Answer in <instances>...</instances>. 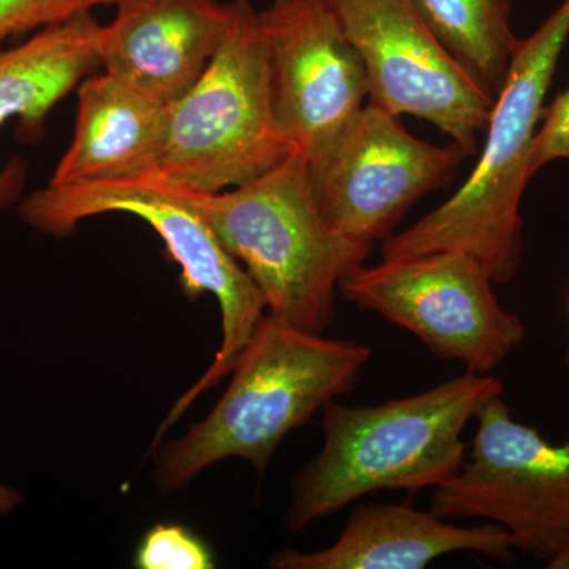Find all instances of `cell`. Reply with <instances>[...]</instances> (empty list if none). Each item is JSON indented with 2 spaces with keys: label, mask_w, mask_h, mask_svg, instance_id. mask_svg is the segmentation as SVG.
<instances>
[{
  "label": "cell",
  "mask_w": 569,
  "mask_h": 569,
  "mask_svg": "<svg viewBox=\"0 0 569 569\" xmlns=\"http://www.w3.org/2000/svg\"><path fill=\"white\" fill-rule=\"evenodd\" d=\"M365 62L369 100L478 151L493 99L438 41L415 0H321Z\"/></svg>",
  "instance_id": "cell-9"
},
{
  "label": "cell",
  "mask_w": 569,
  "mask_h": 569,
  "mask_svg": "<svg viewBox=\"0 0 569 569\" xmlns=\"http://www.w3.org/2000/svg\"><path fill=\"white\" fill-rule=\"evenodd\" d=\"M370 356L362 343L328 339L266 312L216 407L178 440L153 445L157 486L176 492L231 458L263 473L291 430L353 391Z\"/></svg>",
  "instance_id": "cell-2"
},
{
  "label": "cell",
  "mask_w": 569,
  "mask_h": 569,
  "mask_svg": "<svg viewBox=\"0 0 569 569\" xmlns=\"http://www.w3.org/2000/svg\"><path fill=\"white\" fill-rule=\"evenodd\" d=\"M565 365L569 367V348L567 350V353H565Z\"/></svg>",
  "instance_id": "cell-21"
},
{
  "label": "cell",
  "mask_w": 569,
  "mask_h": 569,
  "mask_svg": "<svg viewBox=\"0 0 569 569\" xmlns=\"http://www.w3.org/2000/svg\"><path fill=\"white\" fill-rule=\"evenodd\" d=\"M467 153L430 144L399 116L367 102L325 152L309 162L326 222L362 246L387 238L413 204L447 186Z\"/></svg>",
  "instance_id": "cell-10"
},
{
  "label": "cell",
  "mask_w": 569,
  "mask_h": 569,
  "mask_svg": "<svg viewBox=\"0 0 569 569\" xmlns=\"http://www.w3.org/2000/svg\"><path fill=\"white\" fill-rule=\"evenodd\" d=\"M103 37L104 26L86 11L0 50V126L17 118L26 132H40L56 103L102 67ZM26 173L21 159L0 171V211L18 200Z\"/></svg>",
  "instance_id": "cell-15"
},
{
  "label": "cell",
  "mask_w": 569,
  "mask_h": 569,
  "mask_svg": "<svg viewBox=\"0 0 569 569\" xmlns=\"http://www.w3.org/2000/svg\"><path fill=\"white\" fill-rule=\"evenodd\" d=\"M430 31L493 99L507 80L518 37L512 0H415Z\"/></svg>",
  "instance_id": "cell-16"
},
{
  "label": "cell",
  "mask_w": 569,
  "mask_h": 569,
  "mask_svg": "<svg viewBox=\"0 0 569 569\" xmlns=\"http://www.w3.org/2000/svg\"><path fill=\"white\" fill-rule=\"evenodd\" d=\"M458 477L433 489L443 518L485 519L511 535L516 550L569 569V441L553 445L512 418L500 397L479 411Z\"/></svg>",
  "instance_id": "cell-8"
},
{
  "label": "cell",
  "mask_w": 569,
  "mask_h": 569,
  "mask_svg": "<svg viewBox=\"0 0 569 569\" xmlns=\"http://www.w3.org/2000/svg\"><path fill=\"white\" fill-rule=\"evenodd\" d=\"M511 535L488 522L459 527L436 511L406 503L361 505L346 529L328 548L274 553L269 567L277 569H422L452 552H478L511 560Z\"/></svg>",
  "instance_id": "cell-13"
},
{
  "label": "cell",
  "mask_w": 569,
  "mask_h": 569,
  "mask_svg": "<svg viewBox=\"0 0 569 569\" xmlns=\"http://www.w3.org/2000/svg\"><path fill=\"white\" fill-rule=\"evenodd\" d=\"M492 284L473 258L440 250L359 266L339 293L407 329L438 358L490 373L527 337L526 325L500 305Z\"/></svg>",
  "instance_id": "cell-7"
},
{
  "label": "cell",
  "mask_w": 569,
  "mask_h": 569,
  "mask_svg": "<svg viewBox=\"0 0 569 569\" xmlns=\"http://www.w3.org/2000/svg\"><path fill=\"white\" fill-rule=\"evenodd\" d=\"M192 194L224 249L260 288L268 313L323 335L335 321L340 282L366 263L372 246L326 222L305 152L295 149L244 186Z\"/></svg>",
  "instance_id": "cell-4"
},
{
  "label": "cell",
  "mask_w": 569,
  "mask_h": 569,
  "mask_svg": "<svg viewBox=\"0 0 569 569\" xmlns=\"http://www.w3.org/2000/svg\"><path fill=\"white\" fill-rule=\"evenodd\" d=\"M293 151L272 110L258 11L249 0H231L211 62L167 104L156 171L197 192L220 193L254 181Z\"/></svg>",
  "instance_id": "cell-6"
},
{
  "label": "cell",
  "mask_w": 569,
  "mask_h": 569,
  "mask_svg": "<svg viewBox=\"0 0 569 569\" xmlns=\"http://www.w3.org/2000/svg\"><path fill=\"white\" fill-rule=\"evenodd\" d=\"M134 565L140 569H211V549L186 527L157 523L138 545Z\"/></svg>",
  "instance_id": "cell-17"
},
{
  "label": "cell",
  "mask_w": 569,
  "mask_h": 569,
  "mask_svg": "<svg viewBox=\"0 0 569 569\" xmlns=\"http://www.w3.org/2000/svg\"><path fill=\"white\" fill-rule=\"evenodd\" d=\"M118 0H0V41L69 21Z\"/></svg>",
  "instance_id": "cell-18"
},
{
  "label": "cell",
  "mask_w": 569,
  "mask_h": 569,
  "mask_svg": "<svg viewBox=\"0 0 569 569\" xmlns=\"http://www.w3.org/2000/svg\"><path fill=\"white\" fill-rule=\"evenodd\" d=\"M167 104L103 71L78 88L73 140L50 186L133 178L157 170Z\"/></svg>",
  "instance_id": "cell-14"
},
{
  "label": "cell",
  "mask_w": 569,
  "mask_h": 569,
  "mask_svg": "<svg viewBox=\"0 0 569 569\" xmlns=\"http://www.w3.org/2000/svg\"><path fill=\"white\" fill-rule=\"evenodd\" d=\"M21 493H18L17 490L0 485V516L10 515L21 503Z\"/></svg>",
  "instance_id": "cell-20"
},
{
  "label": "cell",
  "mask_w": 569,
  "mask_h": 569,
  "mask_svg": "<svg viewBox=\"0 0 569 569\" xmlns=\"http://www.w3.org/2000/svg\"><path fill=\"white\" fill-rule=\"evenodd\" d=\"M556 160H569V88L542 108L531 151L533 174Z\"/></svg>",
  "instance_id": "cell-19"
},
{
  "label": "cell",
  "mask_w": 569,
  "mask_h": 569,
  "mask_svg": "<svg viewBox=\"0 0 569 569\" xmlns=\"http://www.w3.org/2000/svg\"><path fill=\"white\" fill-rule=\"evenodd\" d=\"M569 39V0L518 40L507 80L493 102L477 167L437 209L383 242V258L459 252L496 284L511 282L522 261V204L533 178L531 151L546 93Z\"/></svg>",
  "instance_id": "cell-3"
},
{
  "label": "cell",
  "mask_w": 569,
  "mask_h": 569,
  "mask_svg": "<svg viewBox=\"0 0 569 569\" xmlns=\"http://www.w3.org/2000/svg\"><path fill=\"white\" fill-rule=\"evenodd\" d=\"M258 22L277 126L316 159L369 100L365 62L321 0H274Z\"/></svg>",
  "instance_id": "cell-11"
},
{
  "label": "cell",
  "mask_w": 569,
  "mask_h": 569,
  "mask_svg": "<svg viewBox=\"0 0 569 569\" xmlns=\"http://www.w3.org/2000/svg\"><path fill=\"white\" fill-rule=\"evenodd\" d=\"M503 383L490 373L462 376L376 407L323 408V448L295 479L291 531L378 490L419 492L452 481L467 459L463 430Z\"/></svg>",
  "instance_id": "cell-1"
},
{
  "label": "cell",
  "mask_w": 569,
  "mask_h": 569,
  "mask_svg": "<svg viewBox=\"0 0 569 569\" xmlns=\"http://www.w3.org/2000/svg\"><path fill=\"white\" fill-rule=\"evenodd\" d=\"M104 26L102 69L164 104L200 80L219 47L228 2L118 0Z\"/></svg>",
  "instance_id": "cell-12"
},
{
  "label": "cell",
  "mask_w": 569,
  "mask_h": 569,
  "mask_svg": "<svg viewBox=\"0 0 569 569\" xmlns=\"http://www.w3.org/2000/svg\"><path fill=\"white\" fill-rule=\"evenodd\" d=\"M130 213L151 224L167 252L181 268L183 291L189 298L212 295L222 316V342L203 376L187 389L168 411L156 440L183 417L209 389L230 376L254 328L268 312L264 296L244 266L228 252L211 224L194 204L192 189L159 171L71 186H50L29 194L21 219L41 233L69 236L86 219L103 213Z\"/></svg>",
  "instance_id": "cell-5"
}]
</instances>
